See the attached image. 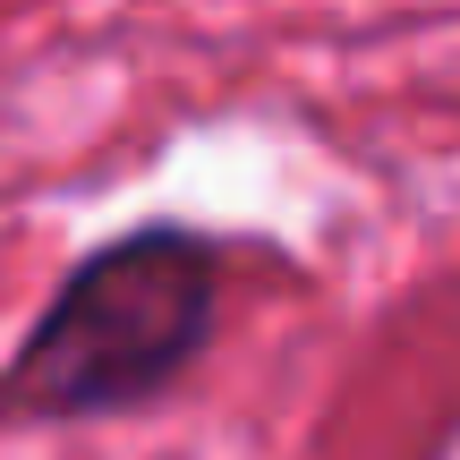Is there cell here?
Instances as JSON below:
<instances>
[{"mask_svg": "<svg viewBox=\"0 0 460 460\" xmlns=\"http://www.w3.org/2000/svg\"><path fill=\"white\" fill-rule=\"evenodd\" d=\"M214 324V247L188 230H137L68 273L34 341L9 367V401L34 418H85L146 401L205 349Z\"/></svg>", "mask_w": 460, "mask_h": 460, "instance_id": "1", "label": "cell"}]
</instances>
